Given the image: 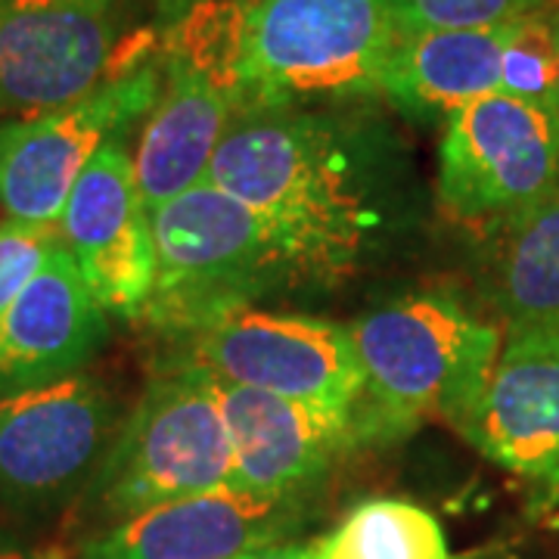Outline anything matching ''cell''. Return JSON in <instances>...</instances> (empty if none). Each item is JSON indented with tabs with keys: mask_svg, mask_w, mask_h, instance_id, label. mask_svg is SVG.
<instances>
[{
	"mask_svg": "<svg viewBox=\"0 0 559 559\" xmlns=\"http://www.w3.org/2000/svg\"><path fill=\"white\" fill-rule=\"evenodd\" d=\"M205 180L267 221L299 283L348 277L385 221L358 138L299 106L240 112Z\"/></svg>",
	"mask_w": 559,
	"mask_h": 559,
	"instance_id": "6da1fadb",
	"label": "cell"
},
{
	"mask_svg": "<svg viewBox=\"0 0 559 559\" xmlns=\"http://www.w3.org/2000/svg\"><path fill=\"white\" fill-rule=\"evenodd\" d=\"M364 373L358 426L364 444L395 441L426 419L460 426L476 407L498 364V323L444 293L380 305L352 326Z\"/></svg>",
	"mask_w": 559,
	"mask_h": 559,
	"instance_id": "7a4b0ae2",
	"label": "cell"
},
{
	"mask_svg": "<svg viewBox=\"0 0 559 559\" xmlns=\"http://www.w3.org/2000/svg\"><path fill=\"white\" fill-rule=\"evenodd\" d=\"M150 221L156 280L138 320L165 336L187 340L299 283L267 221L212 180L150 209Z\"/></svg>",
	"mask_w": 559,
	"mask_h": 559,
	"instance_id": "3957f363",
	"label": "cell"
},
{
	"mask_svg": "<svg viewBox=\"0 0 559 559\" xmlns=\"http://www.w3.org/2000/svg\"><path fill=\"white\" fill-rule=\"evenodd\" d=\"M246 0H200L165 25L162 94L134 150L150 209L209 178L230 121L246 109L240 81Z\"/></svg>",
	"mask_w": 559,
	"mask_h": 559,
	"instance_id": "277c9868",
	"label": "cell"
},
{
	"mask_svg": "<svg viewBox=\"0 0 559 559\" xmlns=\"http://www.w3.org/2000/svg\"><path fill=\"white\" fill-rule=\"evenodd\" d=\"M395 38L392 0H246V109L373 97Z\"/></svg>",
	"mask_w": 559,
	"mask_h": 559,
	"instance_id": "5b68a950",
	"label": "cell"
},
{
	"mask_svg": "<svg viewBox=\"0 0 559 559\" xmlns=\"http://www.w3.org/2000/svg\"><path fill=\"white\" fill-rule=\"evenodd\" d=\"M230 473L234 454L215 380L178 358L146 385L87 495L103 516L121 522L159 503L227 488Z\"/></svg>",
	"mask_w": 559,
	"mask_h": 559,
	"instance_id": "8992f818",
	"label": "cell"
},
{
	"mask_svg": "<svg viewBox=\"0 0 559 559\" xmlns=\"http://www.w3.org/2000/svg\"><path fill=\"white\" fill-rule=\"evenodd\" d=\"M557 193V109L498 91L444 119L436 197L451 221L498 234Z\"/></svg>",
	"mask_w": 559,
	"mask_h": 559,
	"instance_id": "52a82bcc",
	"label": "cell"
},
{
	"mask_svg": "<svg viewBox=\"0 0 559 559\" xmlns=\"http://www.w3.org/2000/svg\"><path fill=\"white\" fill-rule=\"evenodd\" d=\"M162 81V62L146 57L69 106L0 121V209L7 218L60 227L81 171L109 140L124 138L134 121L150 116Z\"/></svg>",
	"mask_w": 559,
	"mask_h": 559,
	"instance_id": "ba28073f",
	"label": "cell"
},
{
	"mask_svg": "<svg viewBox=\"0 0 559 559\" xmlns=\"http://www.w3.org/2000/svg\"><path fill=\"white\" fill-rule=\"evenodd\" d=\"M116 439L100 382L69 373L0 395V500L44 513L87 491Z\"/></svg>",
	"mask_w": 559,
	"mask_h": 559,
	"instance_id": "9c48e42d",
	"label": "cell"
},
{
	"mask_svg": "<svg viewBox=\"0 0 559 559\" xmlns=\"http://www.w3.org/2000/svg\"><path fill=\"white\" fill-rule=\"evenodd\" d=\"M180 360L267 395L355 411L364 392L348 326L246 308L183 340Z\"/></svg>",
	"mask_w": 559,
	"mask_h": 559,
	"instance_id": "30bf717a",
	"label": "cell"
},
{
	"mask_svg": "<svg viewBox=\"0 0 559 559\" xmlns=\"http://www.w3.org/2000/svg\"><path fill=\"white\" fill-rule=\"evenodd\" d=\"M138 62L121 60V0H0V116L69 106Z\"/></svg>",
	"mask_w": 559,
	"mask_h": 559,
	"instance_id": "8fae6325",
	"label": "cell"
},
{
	"mask_svg": "<svg viewBox=\"0 0 559 559\" xmlns=\"http://www.w3.org/2000/svg\"><path fill=\"white\" fill-rule=\"evenodd\" d=\"M460 436L525 485L535 510L559 503V333L507 330Z\"/></svg>",
	"mask_w": 559,
	"mask_h": 559,
	"instance_id": "7c38bea8",
	"label": "cell"
},
{
	"mask_svg": "<svg viewBox=\"0 0 559 559\" xmlns=\"http://www.w3.org/2000/svg\"><path fill=\"white\" fill-rule=\"evenodd\" d=\"M60 237L103 311L138 320L156 280V240L124 138L109 140L81 171Z\"/></svg>",
	"mask_w": 559,
	"mask_h": 559,
	"instance_id": "4fadbf2b",
	"label": "cell"
},
{
	"mask_svg": "<svg viewBox=\"0 0 559 559\" xmlns=\"http://www.w3.org/2000/svg\"><path fill=\"white\" fill-rule=\"evenodd\" d=\"M212 380L234 454L230 488L261 498H301L336 460L364 444L355 411H330Z\"/></svg>",
	"mask_w": 559,
	"mask_h": 559,
	"instance_id": "5bb4252c",
	"label": "cell"
},
{
	"mask_svg": "<svg viewBox=\"0 0 559 559\" xmlns=\"http://www.w3.org/2000/svg\"><path fill=\"white\" fill-rule=\"evenodd\" d=\"M299 522V498H261L227 485L112 522L81 547V559H240L283 544Z\"/></svg>",
	"mask_w": 559,
	"mask_h": 559,
	"instance_id": "9a60e30c",
	"label": "cell"
},
{
	"mask_svg": "<svg viewBox=\"0 0 559 559\" xmlns=\"http://www.w3.org/2000/svg\"><path fill=\"white\" fill-rule=\"evenodd\" d=\"M103 314L72 252L60 242L0 311V389H28L79 370L106 333Z\"/></svg>",
	"mask_w": 559,
	"mask_h": 559,
	"instance_id": "2e32d148",
	"label": "cell"
},
{
	"mask_svg": "<svg viewBox=\"0 0 559 559\" xmlns=\"http://www.w3.org/2000/svg\"><path fill=\"white\" fill-rule=\"evenodd\" d=\"M510 28L513 22L399 35L382 69L380 94L399 112L419 121L448 119L460 106L498 94Z\"/></svg>",
	"mask_w": 559,
	"mask_h": 559,
	"instance_id": "e0dca14e",
	"label": "cell"
},
{
	"mask_svg": "<svg viewBox=\"0 0 559 559\" xmlns=\"http://www.w3.org/2000/svg\"><path fill=\"white\" fill-rule=\"evenodd\" d=\"M495 237L488 296L507 330L559 333V193Z\"/></svg>",
	"mask_w": 559,
	"mask_h": 559,
	"instance_id": "ac0fdd59",
	"label": "cell"
},
{
	"mask_svg": "<svg viewBox=\"0 0 559 559\" xmlns=\"http://www.w3.org/2000/svg\"><path fill=\"white\" fill-rule=\"evenodd\" d=\"M318 559H454L441 522L411 500L358 503L318 540Z\"/></svg>",
	"mask_w": 559,
	"mask_h": 559,
	"instance_id": "d6986e66",
	"label": "cell"
},
{
	"mask_svg": "<svg viewBox=\"0 0 559 559\" xmlns=\"http://www.w3.org/2000/svg\"><path fill=\"white\" fill-rule=\"evenodd\" d=\"M557 16L540 7L510 28L500 57V94L557 109Z\"/></svg>",
	"mask_w": 559,
	"mask_h": 559,
	"instance_id": "ffe728a7",
	"label": "cell"
},
{
	"mask_svg": "<svg viewBox=\"0 0 559 559\" xmlns=\"http://www.w3.org/2000/svg\"><path fill=\"white\" fill-rule=\"evenodd\" d=\"M547 0H392L395 28L448 32V28H495L540 10Z\"/></svg>",
	"mask_w": 559,
	"mask_h": 559,
	"instance_id": "44dd1931",
	"label": "cell"
},
{
	"mask_svg": "<svg viewBox=\"0 0 559 559\" xmlns=\"http://www.w3.org/2000/svg\"><path fill=\"white\" fill-rule=\"evenodd\" d=\"M62 242L53 224L0 221V311L20 296Z\"/></svg>",
	"mask_w": 559,
	"mask_h": 559,
	"instance_id": "7402d4cb",
	"label": "cell"
},
{
	"mask_svg": "<svg viewBox=\"0 0 559 559\" xmlns=\"http://www.w3.org/2000/svg\"><path fill=\"white\" fill-rule=\"evenodd\" d=\"M240 559H318V540L314 544H274Z\"/></svg>",
	"mask_w": 559,
	"mask_h": 559,
	"instance_id": "603a6c76",
	"label": "cell"
},
{
	"mask_svg": "<svg viewBox=\"0 0 559 559\" xmlns=\"http://www.w3.org/2000/svg\"><path fill=\"white\" fill-rule=\"evenodd\" d=\"M193 3H200V0H159V16L165 20V25H171V22L183 16Z\"/></svg>",
	"mask_w": 559,
	"mask_h": 559,
	"instance_id": "cb8c5ba5",
	"label": "cell"
},
{
	"mask_svg": "<svg viewBox=\"0 0 559 559\" xmlns=\"http://www.w3.org/2000/svg\"><path fill=\"white\" fill-rule=\"evenodd\" d=\"M0 559H62L53 550H22V547H7L0 550Z\"/></svg>",
	"mask_w": 559,
	"mask_h": 559,
	"instance_id": "d4e9b609",
	"label": "cell"
},
{
	"mask_svg": "<svg viewBox=\"0 0 559 559\" xmlns=\"http://www.w3.org/2000/svg\"><path fill=\"white\" fill-rule=\"evenodd\" d=\"M554 16H557V40H559V10L554 13ZM557 112H559V84H557Z\"/></svg>",
	"mask_w": 559,
	"mask_h": 559,
	"instance_id": "484cf974",
	"label": "cell"
}]
</instances>
